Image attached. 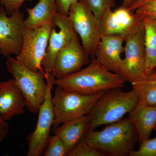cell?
I'll return each instance as SVG.
<instances>
[{"label": "cell", "mask_w": 156, "mask_h": 156, "mask_svg": "<svg viewBox=\"0 0 156 156\" xmlns=\"http://www.w3.org/2000/svg\"><path fill=\"white\" fill-rule=\"evenodd\" d=\"M25 98L14 78L0 82V115L5 121L24 113Z\"/></svg>", "instance_id": "15"}, {"label": "cell", "mask_w": 156, "mask_h": 156, "mask_svg": "<svg viewBox=\"0 0 156 156\" xmlns=\"http://www.w3.org/2000/svg\"><path fill=\"white\" fill-rule=\"evenodd\" d=\"M124 42L125 39L121 36H103L94 55L104 67L120 76L123 70L121 55L124 53Z\"/></svg>", "instance_id": "14"}, {"label": "cell", "mask_w": 156, "mask_h": 156, "mask_svg": "<svg viewBox=\"0 0 156 156\" xmlns=\"http://www.w3.org/2000/svg\"><path fill=\"white\" fill-rule=\"evenodd\" d=\"M33 0H0V4L3 6L8 15H11L19 9L25 1Z\"/></svg>", "instance_id": "26"}, {"label": "cell", "mask_w": 156, "mask_h": 156, "mask_svg": "<svg viewBox=\"0 0 156 156\" xmlns=\"http://www.w3.org/2000/svg\"><path fill=\"white\" fill-rule=\"evenodd\" d=\"M135 13L142 17H147L156 19V0H151L139 7Z\"/></svg>", "instance_id": "25"}, {"label": "cell", "mask_w": 156, "mask_h": 156, "mask_svg": "<svg viewBox=\"0 0 156 156\" xmlns=\"http://www.w3.org/2000/svg\"><path fill=\"white\" fill-rule=\"evenodd\" d=\"M143 20L141 24L125 39L123 70L121 76L131 84L145 77V51Z\"/></svg>", "instance_id": "9"}, {"label": "cell", "mask_w": 156, "mask_h": 156, "mask_svg": "<svg viewBox=\"0 0 156 156\" xmlns=\"http://www.w3.org/2000/svg\"><path fill=\"white\" fill-rule=\"evenodd\" d=\"M143 20L145 31L146 77L156 68V19L145 17Z\"/></svg>", "instance_id": "19"}, {"label": "cell", "mask_w": 156, "mask_h": 156, "mask_svg": "<svg viewBox=\"0 0 156 156\" xmlns=\"http://www.w3.org/2000/svg\"><path fill=\"white\" fill-rule=\"evenodd\" d=\"M3 6L0 7V54L8 58L18 55L22 47L24 14L19 11L8 17Z\"/></svg>", "instance_id": "10"}, {"label": "cell", "mask_w": 156, "mask_h": 156, "mask_svg": "<svg viewBox=\"0 0 156 156\" xmlns=\"http://www.w3.org/2000/svg\"><path fill=\"white\" fill-rule=\"evenodd\" d=\"M46 53L41 62L46 74L52 73L53 63L57 53L76 34L68 15L57 12L53 20Z\"/></svg>", "instance_id": "12"}, {"label": "cell", "mask_w": 156, "mask_h": 156, "mask_svg": "<svg viewBox=\"0 0 156 156\" xmlns=\"http://www.w3.org/2000/svg\"><path fill=\"white\" fill-rule=\"evenodd\" d=\"M140 144L139 149L132 151L129 156H156V136L145 140Z\"/></svg>", "instance_id": "24"}, {"label": "cell", "mask_w": 156, "mask_h": 156, "mask_svg": "<svg viewBox=\"0 0 156 156\" xmlns=\"http://www.w3.org/2000/svg\"><path fill=\"white\" fill-rule=\"evenodd\" d=\"M90 117L87 115L62 123L53 128L54 134L58 135L64 143L68 153L83 138L90 129Z\"/></svg>", "instance_id": "16"}, {"label": "cell", "mask_w": 156, "mask_h": 156, "mask_svg": "<svg viewBox=\"0 0 156 156\" xmlns=\"http://www.w3.org/2000/svg\"><path fill=\"white\" fill-rule=\"evenodd\" d=\"M44 156H67L68 151L64 143L56 134L50 136Z\"/></svg>", "instance_id": "21"}, {"label": "cell", "mask_w": 156, "mask_h": 156, "mask_svg": "<svg viewBox=\"0 0 156 156\" xmlns=\"http://www.w3.org/2000/svg\"><path fill=\"white\" fill-rule=\"evenodd\" d=\"M47 91L44 100L39 109L36 128L28 136L27 156H39L44 152L50 137L55 115L52 101V89L55 78L52 73L47 74Z\"/></svg>", "instance_id": "7"}, {"label": "cell", "mask_w": 156, "mask_h": 156, "mask_svg": "<svg viewBox=\"0 0 156 156\" xmlns=\"http://www.w3.org/2000/svg\"><path fill=\"white\" fill-rule=\"evenodd\" d=\"M138 101L133 89L128 92L121 88L105 91L88 114L90 117L89 129L119 121L134 108Z\"/></svg>", "instance_id": "3"}, {"label": "cell", "mask_w": 156, "mask_h": 156, "mask_svg": "<svg viewBox=\"0 0 156 156\" xmlns=\"http://www.w3.org/2000/svg\"><path fill=\"white\" fill-rule=\"evenodd\" d=\"M68 156H105L99 151L92 147L83 138L72 150Z\"/></svg>", "instance_id": "22"}, {"label": "cell", "mask_w": 156, "mask_h": 156, "mask_svg": "<svg viewBox=\"0 0 156 156\" xmlns=\"http://www.w3.org/2000/svg\"><path fill=\"white\" fill-rule=\"evenodd\" d=\"M131 84L138 103L148 106H156V83L138 82Z\"/></svg>", "instance_id": "20"}, {"label": "cell", "mask_w": 156, "mask_h": 156, "mask_svg": "<svg viewBox=\"0 0 156 156\" xmlns=\"http://www.w3.org/2000/svg\"><path fill=\"white\" fill-rule=\"evenodd\" d=\"M143 18L121 6L114 11L108 9L99 20L102 36L120 35L125 39L142 23Z\"/></svg>", "instance_id": "13"}, {"label": "cell", "mask_w": 156, "mask_h": 156, "mask_svg": "<svg viewBox=\"0 0 156 156\" xmlns=\"http://www.w3.org/2000/svg\"><path fill=\"white\" fill-rule=\"evenodd\" d=\"M139 82H154L156 83V68L150 74Z\"/></svg>", "instance_id": "30"}, {"label": "cell", "mask_w": 156, "mask_h": 156, "mask_svg": "<svg viewBox=\"0 0 156 156\" xmlns=\"http://www.w3.org/2000/svg\"><path fill=\"white\" fill-rule=\"evenodd\" d=\"M135 0H123L121 7L128 8Z\"/></svg>", "instance_id": "31"}, {"label": "cell", "mask_w": 156, "mask_h": 156, "mask_svg": "<svg viewBox=\"0 0 156 156\" xmlns=\"http://www.w3.org/2000/svg\"><path fill=\"white\" fill-rule=\"evenodd\" d=\"M90 58L87 67L62 79H55L54 85L89 95L125 86L126 81L119 75L107 69L94 56Z\"/></svg>", "instance_id": "1"}, {"label": "cell", "mask_w": 156, "mask_h": 156, "mask_svg": "<svg viewBox=\"0 0 156 156\" xmlns=\"http://www.w3.org/2000/svg\"><path fill=\"white\" fill-rule=\"evenodd\" d=\"M88 5L96 18L99 20L106 10L115 6V0H87Z\"/></svg>", "instance_id": "23"}, {"label": "cell", "mask_w": 156, "mask_h": 156, "mask_svg": "<svg viewBox=\"0 0 156 156\" xmlns=\"http://www.w3.org/2000/svg\"><path fill=\"white\" fill-rule=\"evenodd\" d=\"M104 92L85 95L57 86L52 96L55 115L53 128L88 115Z\"/></svg>", "instance_id": "5"}, {"label": "cell", "mask_w": 156, "mask_h": 156, "mask_svg": "<svg viewBox=\"0 0 156 156\" xmlns=\"http://www.w3.org/2000/svg\"><path fill=\"white\" fill-rule=\"evenodd\" d=\"M6 64L25 98L27 108L34 114H38L47 93V74L44 70H30L11 56L7 58Z\"/></svg>", "instance_id": "4"}, {"label": "cell", "mask_w": 156, "mask_h": 156, "mask_svg": "<svg viewBox=\"0 0 156 156\" xmlns=\"http://www.w3.org/2000/svg\"><path fill=\"white\" fill-rule=\"evenodd\" d=\"M54 25L48 23L40 27L25 28L23 31L22 47L16 59L32 71L44 70L41 62L46 53L51 30Z\"/></svg>", "instance_id": "8"}, {"label": "cell", "mask_w": 156, "mask_h": 156, "mask_svg": "<svg viewBox=\"0 0 156 156\" xmlns=\"http://www.w3.org/2000/svg\"><path fill=\"white\" fill-rule=\"evenodd\" d=\"M128 119L135 126L140 144L148 139L156 126V106H146L139 103L129 113Z\"/></svg>", "instance_id": "17"}, {"label": "cell", "mask_w": 156, "mask_h": 156, "mask_svg": "<svg viewBox=\"0 0 156 156\" xmlns=\"http://www.w3.org/2000/svg\"><path fill=\"white\" fill-rule=\"evenodd\" d=\"M80 0H56L57 12L65 15H68L70 8Z\"/></svg>", "instance_id": "27"}, {"label": "cell", "mask_w": 156, "mask_h": 156, "mask_svg": "<svg viewBox=\"0 0 156 156\" xmlns=\"http://www.w3.org/2000/svg\"><path fill=\"white\" fill-rule=\"evenodd\" d=\"M83 139L105 156H129L138 140L135 126L128 118L107 125L102 130L89 129Z\"/></svg>", "instance_id": "2"}, {"label": "cell", "mask_w": 156, "mask_h": 156, "mask_svg": "<svg viewBox=\"0 0 156 156\" xmlns=\"http://www.w3.org/2000/svg\"><path fill=\"white\" fill-rule=\"evenodd\" d=\"M150 1L151 0H135L128 9L129 11L134 12L140 6Z\"/></svg>", "instance_id": "29"}, {"label": "cell", "mask_w": 156, "mask_h": 156, "mask_svg": "<svg viewBox=\"0 0 156 156\" xmlns=\"http://www.w3.org/2000/svg\"><path fill=\"white\" fill-rule=\"evenodd\" d=\"M56 0H40L32 9L26 7L28 16L24 20L25 28L40 27L47 23L53 24V20L57 13Z\"/></svg>", "instance_id": "18"}, {"label": "cell", "mask_w": 156, "mask_h": 156, "mask_svg": "<svg viewBox=\"0 0 156 156\" xmlns=\"http://www.w3.org/2000/svg\"><path fill=\"white\" fill-rule=\"evenodd\" d=\"M76 34L56 54L52 73L59 80L79 71L88 65L90 59Z\"/></svg>", "instance_id": "11"}, {"label": "cell", "mask_w": 156, "mask_h": 156, "mask_svg": "<svg viewBox=\"0 0 156 156\" xmlns=\"http://www.w3.org/2000/svg\"><path fill=\"white\" fill-rule=\"evenodd\" d=\"M68 16L89 56L95 55L102 37L99 20L90 9L87 0H80L70 8Z\"/></svg>", "instance_id": "6"}, {"label": "cell", "mask_w": 156, "mask_h": 156, "mask_svg": "<svg viewBox=\"0 0 156 156\" xmlns=\"http://www.w3.org/2000/svg\"><path fill=\"white\" fill-rule=\"evenodd\" d=\"M9 126L0 115V142L5 140L9 132Z\"/></svg>", "instance_id": "28"}, {"label": "cell", "mask_w": 156, "mask_h": 156, "mask_svg": "<svg viewBox=\"0 0 156 156\" xmlns=\"http://www.w3.org/2000/svg\"><path fill=\"white\" fill-rule=\"evenodd\" d=\"M154 130H156V127H155V128Z\"/></svg>", "instance_id": "32"}]
</instances>
